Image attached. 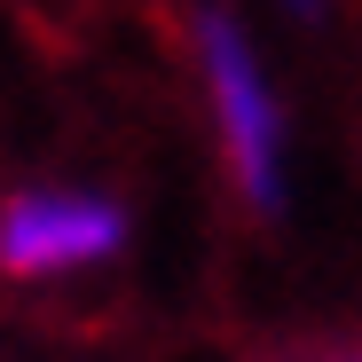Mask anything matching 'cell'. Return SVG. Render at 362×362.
<instances>
[{
    "instance_id": "obj_1",
    "label": "cell",
    "mask_w": 362,
    "mask_h": 362,
    "mask_svg": "<svg viewBox=\"0 0 362 362\" xmlns=\"http://www.w3.org/2000/svg\"><path fill=\"white\" fill-rule=\"evenodd\" d=\"M197 47H205V71H213V110H221V134H228V158L245 173L252 205H276V103H268V79L252 71V47L236 40L228 16H205L197 24Z\"/></svg>"
},
{
    "instance_id": "obj_2",
    "label": "cell",
    "mask_w": 362,
    "mask_h": 362,
    "mask_svg": "<svg viewBox=\"0 0 362 362\" xmlns=\"http://www.w3.org/2000/svg\"><path fill=\"white\" fill-rule=\"evenodd\" d=\"M118 221L103 197H71V189H47V197H16L0 213V260L16 276H55V268H87L103 252H118Z\"/></svg>"
}]
</instances>
